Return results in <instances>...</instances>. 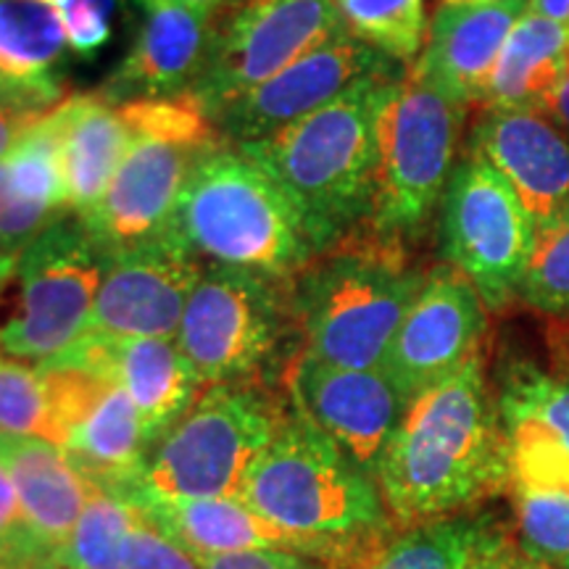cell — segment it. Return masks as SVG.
Segmentation results:
<instances>
[{
  "label": "cell",
  "instance_id": "6da1fadb",
  "mask_svg": "<svg viewBox=\"0 0 569 569\" xmlns=\"http://www.w3.org/2000/svg\"><path fill=\"white\" fill-rule=\"evenodd\" d=\"M375 482L401 528L457 517L511 488L509 440L482 353L409 401Z\"/></svg>",
  "mask_w": 569,
  "mask_h": 569
},
{
  "label": "cell",
  "instance_id": "7a4b0ae2",
  "mask_svg": "<svg viewBox=\"0 0 569 569\" xmlns=\"http://www.w3.org/2000/svg\"><path fill=\"white\" fill-rule=\"evenodd\" d=\"M240 501L301 540L306 557L332 569H359L390 532L372 475L290 403L274 438L248 469Z\"/></svg>",
  "mask_w": 569,
  "mask_h": 569
},
{
  "label": "cell",
  "instance_id": "3957f363",
  "mask_svg": "<svg viewBox=\"0 0 569 569\" xmlns=\"http://www.w3.org/2000/svg\"><path fill=\"white\" fill-rule=\"evenodd\" d=\"M398 77H367L288 130L238 146L288 193L319 256L367 230L375 198L377 117L388 82Z\"/></svg>",
  "mask_w": 569,
  "mask_h": 569
},
{
  "label": "cell",
  "instance_id": "277c9868",
  "mask_svg": "<svg viewBox=\"0 0 569 569\" xmlns=\"http://www.w3.org/2000/svg\"><path fill=\"white\" fill-rule=\"evenodd\" d=\"M172 234L203 267L296 280L319 251L272 174L238 146L206 151L190 169Z\"/></svg>",
  "mask_w": 569,
  "mask_h": 569
},
{
  "label": "cell",
  "instance_id": "5b68a950",
  "mask_svg": "<svg viewBox=\"0 0 569 569\" xmlns=\"http://www.w3.org/2000/svg\"><path fill=\"white\" fill-rule=\"evenodd\" d=\"M427 272L407 246L361 230L293 280L301 351L332 367L382 369Z\"/></svg>",
  "mask_w": 569,
  "mask_h": 569
},
{
  "label": "cell",
  "instance_id": "8992f818",
  "mask_svg": "<svg viewBox=\"0 0 569 569\" xmlns=\"http://www.w3.org/2000/svg\"><path fill=\"white\" fill-rule=\"evenodd\" d=\"M119 109L132 130L130 151L96 209L77 217L103 256L169 238L190 169L224 142L190 96Z\"/></svg>",
  "mask_w": 569,
  "mask_h": 569
},
{
  "label": "cell",
  "instance_id": "52a82bcc",
  "mask_svg": "<svg viewBox=\"0 0 569 569\" xmlns=\"http://www.w3.org/2000/svg\"><path fill=\"white\" fill-rule=\"evenodd\" d=\"M177 346L201 382H264L277 365H293L290 346L301 340L293 280L206 267L177 330Z\"/></svg>",
  "mask_w": 569,
  "mask_h": 569
},
{
  "label": "cell",
  "instance_id": "ba28073f",
  "mask_svg": "<svg viewBox=\"0 0 569 569\" xmlns=\"http://www.w3.org/2000/svg\"><path fill=\"white\" fill-rule=\"evenodd\" d=\"M288 411L264 382L203 388L156 440L140 482L124 496L240 498L248 469Z\"/></svg>",
  "mask_w": 569,
  "mask_h": 569
},
{
  "label": "cell",
  "instance_id": "9c48e42d",
  "mask_svg": "<svg viewBox=\"0 0 569 569\" xmlns=\"http://www.w3.org/2000/svg\"><path fill=\"white\" fill-rule=\"evenodd\" d=\"M467 106L409 71L388 82L377 117L375 198L367 232L407 246L430 224L457 167Z\"/></svg>",
  "mask_w": 569,
  "mask_h": 569
},
{
  "label": "cell",
  "instance_id": "30bf717a",
  "mask_svg": "<svg viewBox=\"0 0 569 569\" xmlns=\"http://www.w3.org/2000/svg\"><path fill=\"white\" fill-rule=\"evenodd\" d=\"M17 315L0 330V353L42 367L90 336L103 253L77 217L48 227L19 253Z\"/></svg>",
  "mask_w": 569,
  "mask_h": 569
},
{
  "label": "cell",
  "instance_id": "8fae6325",
  "mask_svg": "<svg viewBox=\"0 0 569 569\" xmlns=\"http://www.w3.org/2000/svg\"><path fill=\"white\" fill-rule=\"evenodd\" d=\"M536 238L509 182L480 156H461L440 201L438 243L446 264L475 284L488 311H503L519 298Z\"/></svg>",
  "mask_w": 569,
  "mask_h": 569
},
{
  "label": "cell",
  "instance_id": "7c38bea8",
  "mask_svg": "<svg viewBox=\"0 0 569 569\" xmlns=\"http://www.w3.org/2000/svg\"><path fill=\"white\" fill-rule=\"evenodd\" d=\"M343 30L332 0H240L217 21L209 63L190 98L211 119Z\"/></svg>",
  "mask_w": 569,
  "mask_h": 569
},
{
  "label": "cell",
  "instance_id": "4fadbf2b",
  "mask_svg": "<svg viewBox=\"0 0 569 569\" xmlns=\"http://www.w3.org/2000/svg\"><path fill=\"white\" fill-rule=\"evenodd\" d=\"M409 71L343 30L288 63L259 88L234 98L211 117L227 146H248L288 130L325 109L367 77H398Z\"/></svg>",
  "mask_w": 569,
  "mask_h": 569
},
{
  "label": "cell",
  "instance_id": "5bb4252c",
  "mask_svg": "<svg viewBox=\"0 0 569 569\" xmlns=\"http://www.w3.org/2000/svg\"><path fill=\"white\" fill-rule=\"evenodd\" d=\"M46 377L61 448L92 486L124 496L146 472L153 440L132 398L77 367H38Z\"/></svg>",
  "mask_w": 569,
  "mask_h": 569
},
{
  "label": "cell",
  "instance_id": "9a60e30c",
  "mask_svg": "<svg viewBox=\"0 0 569 569\" xmlns=\"http://www.w3.org/2000/svg\"><path fill=\"white\" fill-rule=\"evenodd\" d=\"M488 332V306L475 284L451 264H438L390 340L382 375L415 401L480 356Z\"/></svg>",
  "mask_w": 569,
  "mask_h": 569
},
{
  "label": "cell",
  "instance_id": "2e32d148",
  "mask_svg": "<svg viewBox=\"0 0 569 569\" xmlns=\"http://www.w3.org/2000/svg\"><path fill=\"white\" fill-rule=\"evenodd\" d=\"M288 390L290 403L375 478L377 461L409 407L382 369L332 367L301 351L288 367Z\"/></svg>",
  "mask_w": 569,
  "mask_h": 569
},
{
  "label": "cell",
  "instance_id": "e0dca14e",
  "mask_svg": "<svg viewBox=\"0 0 569 569\" xmlns=\"http://www.w3.org/2000/svg\"><path fill=\"white\" fill-rule=\"evenodd\" d=\"M206 267L174 234L103 256L90 332L111 338H174Z\"/></svg>",
  "mask_w": 569,
  "mask_h": 569
},
{
  "label": "cell",
  "instance_id": "ac0fdd59",
  "mask_svg": "<svg viewBox=\"0 0 569 569\" xmlns=\"http://www.w3.org/2000/svg\"><path fill=\"white\" fill-rule=\"evenodd\" d=\"M138 32L130 51L111 71L98 96L113 106L190 96L209 63L217 19L180 0H130Z\"/></svg>",
  "mask_w": 569,
  "mask_h": 569
},
{
  "label": "cell",
  "instance_id": "d6986e66",
  "mask_svg": "<svg viewBox=\"0 0 569 569\" xmlns=\"http://www.w3.org/2000/svg\"><path fill=\"white\" fill-rule=\"evenodd\" d=\"M467 151L509 182L538 232L569 217V140L543 111H486Z\"/></svg>",
  "mask_w": 569,
  "mask_h": 569
},
{
  "label": "cell",
  "instance_id": "ffe728a7",
  "mask_svg": "<svg viewBox=\"0 0 569 569\" xmlns=\"http://www.w3.org/2000/svg\"><path fill=\"white\" fill-rule=\"evenodd\" d=\"M511 490L569 496V375L515 365L498 390Z\"/></svg>",
  "mask_w": 569,
  "mask_h": 569
},
{
  "label": "cell",
  "instance_id": "44dd1931",
  "mask_svg": "<svg viewBox=\"0 0 569 569\" xmlns=\"http://www.w3.org/2000/svg\"><path fill=\"white\" fill-rule=\"evenodd\" d=\"M530 0L438 3L409 74L459 106L482 103L498 56Z\"/></svg>",
  "mask_w": 569,
  "mask_h": 569
},
{
  "label": "cell",
  "instance_id": "7402d4cb",
  "mask_svg": "<svg viewBox=\"0 0 569 569\" xmlns=\"http://www.w3.org/2000/svg\"><path fill=\"white\" fill-rule=\"evenodd\" d=\"M42 367H77L122 388L140 411L153 446L203 390L174 338H111L90 332L69 353Z\"/></svg>",
  "mask_w": 569,
  "mask_h": 569
},
{
  "label": "cell",
  "instance_id": "603a6c76",
  "mask_svg": "<svg viewBox=\"0 0 569 569\" xmlns=\"http://www.w3.org/2000/svg\"><path fill=\"white\" fill-rule=\"evenodd\" d=\"M71 53L63 21L46 0H0V106L46 113L67 101Z\"/></svg>",
  "mask_w": 569,
  "mask_h": 569
},
{
  "label": "cell",
  "instance_id": "cb8c5ba5",
  "mask_svg": "<svg viewBox=\"0 0 569 569\" xmlns=\"http://www.w3.org/2000/svg\"><path fill=\"white\" fill-rule=\"evenodd\" d=\"M0 467L17 490L32 536L56 557L96 486L71 465L61 446L42 438L0 432Z\"/></svg>",
  "mask_w": 569,
  "mask_h": 569
},
{
  "label": "cell",
  "instance_id": "d4e9b609",
  "mask_svg": "<svg viewBox=\"0 0 569 569\" xmlns=\"http://www.w3.org/2000/svg\"><path fill=\"white\" fill-rule=\"evenodd\" d=\"M122 498L196 559L253 549H284L306 557L301 540L277 530L240 498Z\"/></svg>",
  "mask_w": 569,
  "mask_h": 569
},
{
  "label": "cell",
  "instance_id": "484cf974",
  "mask_svg": "<svg viewBox=\"0 0 569 569\" xmlns=\"http://www.w3.org/2000/svg\"><path fill=\"white\" fill-rule=\"evenodd\" d=\"M61 163L71 217L96 209L130 151L132 130L119 106L92 92L59 103Z\"/></svg>",
  "mask_w": 569,
  "mask_h": 569
},
{
  "label": "cell",
  "instance_id": "4316f807",
  "mask_svg": "<svg viewBox=\"0 0 569 569\" xmlns=\"http://www.w3.org/2000/svg\"><path fill=\"white\" fill-rule=\"evenodd\" d=\"M569 67V30L559 21L525 13L498 56L486 111H543Z\"/></svg>",
  "mask_w": 569,
  "mask_h": 569
},
{
  "label": "cell",
  "instance_id": "83f0119b",
  "mask_svg": "<svg viewBox=\"0 0 569 569\" xmlns=\"http://www.w3.org/2000/svg\"><path fill=\"white\" fill-rule=\"evenodd\" d=\"M501 528L490 517H446L390 536L359 569H469Z\"/></svg>",
  "mask_w": 569,
  "mask_h": 569
},
{
  "label": "cell",
  "instance_id": "f1b7e54d",
  "mask_svg": "<svg viewBox=\"0 0 569 569\" xmlns=\"http://www.w3.org/2000/svg\"><path fill=\"white\" fill-rule=\"evenodd\" d=\"M132 522V503L96 486L67 543L56 553V565L61 569H124Z\"/></svg>",
  "mask_w": 569,
  "mask_h": 569
},
{
  "label": "cell",
  "instance_id": "f546056e",
  "mask_svg": "<svg viewBox=\"0 0 569 569\" xmlns=\"http://www.w3.org/2000/svg\"><path fill=\"white\" fill-rule=\"evenodd\" d=\"M343 19L346 30L356 40L393 59L401 67L422 53L427 38V9L425 0H332Z\"/></svg>",
  "mask_w": 569,
  "mask_h": 569
},
{
  "label": "cell",
  "instance_id": "4dcf8cb0",
  "mask_svg": "<svg viewBox=\"0 0 569 569\" xmlns=\"http://www.w3.org/2000/svg\"><path fill=\"white\" fill-rule=\"evenodd\" d=\"M0 432L61 446L46 377L34 365L0 353Z\"/></svg>",
  "mask_w": 569,
  "mask_h": 569
},
{
  "label": "cell",
  "instance_id": "1f68e13d",
  "mask_svg": "<svg viewBox=\"0 0 569 569\" xmlns=\"http://www.w3.org/2000/svg\"><path fill=\"white\" fill-rule=\"evenodd\" d=\"M519 301L569 325V217L538 232L528 272L519 284Z\"/></svg>",
  "mask_w": 569,
  "mask_h": 569
},
{
  "label": "cell",
  "instance_id": "d6a6232c",
  "mask_svg": "<svg viewBox=\"0 0 569 569\" xmlns=\"http://www.w3.org/2000/svg\"><path fill=\"white\" fill-rule=\"evenodd\" d=\"M515 493L517 546L551 567L569 561V496L511 490Z\"/></svg>",
  "mask_w": 569,
  "mask_h": 569
},
{
  "label": "cell",
  "instance_id": "836d02e7",
  "mask_svg": "<svg viewBox=\"0 0 569 569\" xmlns=\"http://www.w3.org/2000/svg\"><path fill=\"white\" fill-rule=\"evenodd\" d=\"M56 557L38 538L21 515L17 490L9 475L0 467V567H32L51 565Z\"/></svg>",
  "mask_w": 569,
  "mask_h": 569
},
{
  "label": "cell",
  "instance_id": "e575fe53",
  "mask_svg": "<svg viewBox=\"0 0 569 569\" xmlns=\"http://www.w3.org/2000/svg\"><path fill=\"white\" fill-rule=\"evenodd\" d=\"M63 21L71 53L92 59L111 38V19L117 0H46Z\"/></svg>",
  "mask_w": 569,
  "mask_h": 569
},
{
  "label": "cell",
  "instance_id": "d590c367",
  "mask_svg": "<svg viewBox=\"0 0 569 569\" xmlns=\"http://www.w3.org/2000/svg\"><path fill=\"white\" fill-rule=\"evenodd\" d=\"M124 569H201V561L190 557L180 543L163 536L151 519L134 509Z\"/></svg>",
  "mask_w": 569,
  "mask_h": 569
},
{
  "label": "cell",
  "instance_id": "8d00e7d4",
  "mask_svg": "<svg viewBox=\"0 0 569 569\" xmlns=\"http://www.w3.org/2000/svg\"><path fill=\"white\" fill-rule=\"evenodd\" d=\"M198 561H201V569H332L322 561L284 549H253Z\"/></svg>",
  "mask_w": 569,
  "mask_h": 569
},
{
  "label": "cell",
  "instance_id": "74e56055",
  "mask_svg": "<svg viewBox=\"0 0 569 569\" xmlns=\"http://www.w3.org/2000/svg\"><path fill=\"white\" fill-rule=\"evenodd\" d=\"M469 569H559V567L543 565V561L528 557V553L511 540L509 532L501 530L493 540H490L488 549L472 561V567Z\"/></svg>",
  "mask_w": 569,
  "mask_h": 569
},
{
  "label": "cell",
  "instance_id": "f35d334b",
  "mask_svg": "<svg viewBox=\"0 0 569 569\" xmlns=\"http://www.w3.org/2000/svg\"><path fill=\"white\" fill-rule=\"evenodd\" d=\"M34 117H40V113H21L0 106V161L6 159V153L11 151L13 142H17L19 134L30 127Z\"/></svg>",
  "mask_w": 569,
  "mask_h": 569
},
{
  "label": "cell",
  "instance_id": "ab89813d",
  "mask_svg": "<svg viewBox=\"0 0 569 569\" xmlns=\"http://www.w3.org/2000/svg\"><path fill=\"white\" fill-rule=\"evenodd\" d=\"M546 117H549L551 122L557 124L559 130L567 134V140H569V67L565 71V77H561L557 92H553V98L549 101Z\"/></svg>",
  "mask_w": 569,
  "mask_h": 569
},
{
  "label": "cell",
  "instance_id": "60d3db41",
  "mask_svg": "<svg viewBox=\"0 0 569 569\" xmlns=\"http://www.w3.org/2000/svg\"><path fill=\"white\" fill-rule=\"evenodd\" d=\"M528 11L551 21H559L565 27L569 24V0H530Z\"/></svg>",
  "mask_w": 569,
  "mask_h": 569
},
{
  "label": "cell",
  "instance_id": "b9f144b4",
  "mask_svg": "<svg viewBox=\"0 0 569 569\" xmlns=\"http://www.w3.org/2000/svg\"><path fill=\"white\" fill-rule=\"evenodd\" d=\"M180 3L188 6V9L198 11V13H203V17L219 21L227 11L232 9V6H238L240 0H180Z\"/></svg>",
  "mask_w": 569,
  "mask_h": 569
},
{
  "label": "cell",
  "instance_id": "7bdbcfd3",
  "mask_svg": "<svg viewBox=\"0 0 569 569\" xmlns=\"http://www.w3.org/2000/svg\"><path fill=\"white\" fill-rule=\"evenodd\" d=\"M19 267V253H9L0 251V296H3V288L9 284V280L17 274Z\"/></svg>",
  "mask_w": 569,
  "mask_h": 569
},
{
  "label": "cell",
  "instance_id": "ee69618b",
  "mask_svg": "<svg viewBox=\"0 0 569 569\" xmlns=\"http://www.w3.org/2000/svg\"><path fill=\"white\" fill-rule=\"evenodd\" d=\"M559 353V365H561V372L569 375V330H565V338H561V343L557 348Z\"/></svg>",
  "mask_w": 569,
  "mask_h": 569
},
{
  "label": "cell",
  "instance_id": "f6af8a7d",
  "mask_svg": "<svg viewBox=\"0 0 569 569\" xmlns=\"http://www.w3.org/2000/svg\"><path fill=\"white\" fill-rule=\"evenodd\" d=\"M0 569H61L56 561H51V565H32V567H0Z\"/></svg>",
  "mask_w": 569,
  "mask_h": 569
},
{
  "label": "cell",
  "instance_id": "bcb514c9",
  "mask_svg": "<svg viewBox=\"0 0 569 569\" xmlns=\"http://www.w3.org/2000/svg\"><path fill=\"white\" fill-rule=\"evenodd\" d=\"M438 3H451V0H438ZM459 3H496V0H459Z\"/></svg>",
  "mask_w": 569,
  "mask_h": 569
},
{
  "label": "cell",
  "instance_id": "7dc6e473",
  "mask_svg": "<svg viewBox=\"0 0 569 569\" xmlns=\"http://www.w3.org/2000/svg\"><path fill=\"white\" fill-rule=\"evenodd\" d=\"M561 569H569V561H567V565H565V567H561Z\"/></svg>",
  "mask_w": 569,
  "mask_h": 569
}]
</instances>
